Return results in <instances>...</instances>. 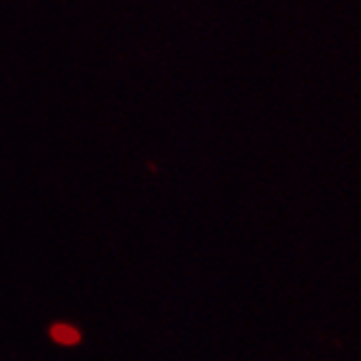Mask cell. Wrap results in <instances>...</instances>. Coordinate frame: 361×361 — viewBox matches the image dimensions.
I'll list each match as a JSON object with an SVG mask.
<instances>
[{"label": "cell", "instance_id": "1", "mask_svg": "<svg viewBox=\"0 0 361 361\" xmlns=\"http://www.w3.org/2000/svg\"><path fill=\"white\" fill-rule=\"evenodd\" d=\"M51 337L55 339V342L63 344V346H75V344L79 342V339H81V337H79V331L73 329V326H66V324H57V326H53Z\"/></svg>", "mask_w": 361, "mask_h": 361}]
</instances>
